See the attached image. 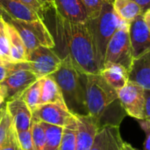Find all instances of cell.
<instances>
[{"instance_id":"cell-1","label":"cell","mask_w":150,"mask_h":150,"mask_svg":"<svg viewBox=\"0 0 150 150\" xmlns=\"http://www.w3.org/2000/svg\"><path fill=\"white\" fill-rule=\"evenodd\" d=\"M55 33L60 44L69 54L76 69L82 74H100L103 69L96 45L87 22H70L54 14ZM64 55V56H65Z\"/></svg>"},{"instance_id":"cell-2","label":"cell","mask_w":150,"mask_h":150,"mask_svg":"<svg viewBox=\"0 0 150 150\" xmlns=\"http://www.w3.org/2000/svg\"><path fill=\"white\" fill-rule=\"evenodd\" d=\"M85 75V74H84ZM85 99L88 114L98 122L99 128L107 125L106 115H112L120 126L124 118V110L118 92L101 76V74L85 75Z\"/></svg>"},{"instance_id":"cell-3","label":"cell","mask_w":150,"mask_h":150,"mask_svg":"<svg viewBox=\"0 0 150 150\" xmlns=\"http://www.w3.org/2000/svg\"><path fill=\"white\" fill-rule=\"evenodd\" d=\"M59 85L69 110L75 114H88L85 99V75L74 66L69 54L65 55L59 69L52 74Z\"/></svg>"},{"instance_id":"cell-4","label":"cell","mask_w":150,"mask_h":150,"mask_svg":"<svg viewBox=\"0 0 150 150\" xmlns=\"http://www.w3.org/2000/svg\"><path fill=\"white\" fill-rule=\"evenodd\" d=\"M112 1V0L105 1L99 15L88 20V24L96 45L98 60L103 68L106 47L114 33L123 24H125V22L121 21L115 14Z\"/></svg>"},{"instance_id":"cell-5","label":"cell","mask_w":150,"mask_h":150,"mask_svg":"<svg viewBox=\"0 0 150 150\" xmlns=\"http://www.w3.org/2000/svg\"><path fill=\"white\" fill-rule=\"evenodd\" d=\"M61 58L53 48L40 46L28 53L26 62L17 63L18 69H28L33 72L38 78H42L55 72L61 63Z\"/></svg>"},{"instance_id":"cell-6","label":"cell","mask_w":150,"mask_h":150,"mask_svg":"<svg viewBox=\"0 0 150 150\" xmlns=\"http://www.w3.org/2000/svg\"><path fill=\"white\" fill-rule=\"evenodd\" d=\"M129 25L123 24L111 38L105 55V63H118L129 71L134 61L133 51L129 38Z\"/></svg>"},{"instance_id":"cell-7","label":"cell","mask_w":150,"mask_h":150,"mask_svg":"<svg viewBox=\"0 0 150 150\" xmlns=\"http://www.w3.org/2000/svg\"><path fill=\"white\" fill-rule=\"evenodd\" d=\"M32 112L33 119L35 120L72 130L77 128L76 115L57 104L39 105Z\"/></svg>"},{"instance_id":"cell-8","label":"cell","mask_w":150,"mask_h":150,"mask_svg":"<svg viewBox=\"0 0 150 150\" xmlns=\"http://www.w3.org/2000/svg\"><path fill=\"white\" fill-rule=\"evenodd\" d=\"M118 97L124 111L131 117L142 120H145V90L139 84L128 82L119 90Z\"/></svg>"},{"instance_id":"cell-9","label":"cell","mask_w":150,"mask_h":150,"mask_svg":"<svg viewBox=\"0 0 150 150\" xmlns=\"http://www.w3.org/2000/svg\"><path fill=\"white\" fill-rule=\"evenodd\" d=\"M38 76L28 69H16L0 82V91L5 99L19 98L21 94L36 80Z\"/></svg>"},{"instance_id":"cell-10","label":"cell","mask_w":150,"mask_h":150,"mask_svg":"<svg viewBox=\"0 0 150 150\" xmlns=\"http://www.w3.org/2000/svg\"><path fill=\"white\" fill-rule=\"evenodd\" d=\"M129 38L134 59L150 50V30L142 15L130 23Z\"/></svg>"},{"instance_id":"cell-11","label":"cell","mask_w":150,"mask_h":150,"mask_svg":"<svg viewBox=\"0 0 150 150\" xmlns=\"http://www.w3.org/2000/svg\"><path fill=\"white\" fill-rule=\"evenodd\" d=\"M77 128L76 130V150H91L95 136L99 129L98 122L89 114H76Z\"/></svg>"},{"instance_id":"cell-12","label":"cell","mask_w":150,"mask_h":150,"mask_svg":"<svg viewBox=\"0 0 150 150\" xmlns=\"http://www.w3.org/2000/svg\"><path fill=\"white\" fill-rule=\"evenodd\" d=\"M5 107L11 118L16 132L31 129L33 112L21 97L8 100Z\"/></svg>"},{"instance_id":"cell-13","label":"cell","mask_w":150,"mask_h":150,"mask_svg":"<svg viewBox=\"0 0 150 150\" xmlns=\"http://www.w3.org/2000/svg\"><path fill=\"white\" fill-rule=\"evenodd\" d=\"M123 143L119 126H104L98 129L91 150H122Z\"/></svg>"},{"instance_id":"cell-14","label":"cell","mask_w":150,"mask_h":150,"mask_svg":"<svg viewBox=\"0 0 150 150\" xmlns=\"http://www.w3.org/2000/svg\"><path fill=\"white\" fill-rule=\"evenodd\" d=\"M1 12L19 21H37L44 19L32 8L20 0H0Z\"/></svg>"},{"instance_id":"cell-15","label":"cell","mask_w":150,"mask_h":150,"mask_svg":"<svg viewBox=\"0 0 150 150\" xmlns=\"http://www.w3.org/2000/svg\"><path fill=\"white\" fill-rule=\"evenodd\" d=\"M55 12L65 19L74 23H84L89 20L86 9L81 0H54Z\"/></svg>"},{"instance_id":"cell-16","label":"cell","mask_w":150,"mask_h":150,"mask_svg":"<svg viewBox=\"0 0 150 150\" xmlns=\"http://www.w3.org/2000/svg\"><path fill=\"white\" fill-rule=\"evenodd\" d=\"M129 81L150 91V50L134 59L129 69Z\"/></svg>"},{"instance_id":"cell-17","label":"cell","mask_w":150,"mask_h":150,"mask_svg":"<svg viewBox=\"0 0 150 150\" xmlns=\"http://www.w3.org/2000/svg\"><path fill=\"white\" fill-rule=\"evenodd\" d=\"M44 104H57L61 106L68 108L62 92L52 75L42 77L41 93L39 105Z\"/></svg>"},{"instance_id":"cell-18","label":"cell","mask_w":150,"mask_h":150,"mask_svg":"<svg viewBox=\"0 0 150 150\" xmlns=\"http://www.w3.org/2000/svg\"><path fill=\"white\" fill-rule=\"evenodd\" d=\"M105 80L117 91L129 82V71L118 63L105 64L100 72Z\"/></svg>"},{"instance_id":"cell-19","label":"cell","mask_w":150,"mask_h":150,"mask_svg":"<svg viewBox=\"0 0 150 150\" xmlns=\"http://www.w3.org/2000/svg\"><path fill=\"white\" fill-rule=\"evenodd\" d=\"M112 8L118 18L127 24L142 15V8L134 0H112Z\"/></svg>"},{"instance_id":"cell-20","label":"cell","mask_w":150,"mask_h":150,"mask_svg":"<svg viewBox=\"0 0 150 150\" xmlns=\"http://www.w3.org/2000/svg\"><path fill=\"white\" fill-rule=\"evenodd\" d=\"M8 24V32L10 36V57L11 62L13 63H18L26 62L28 52L25 48V46L18 34V31L13 25Z\"/></svg>"},{"instance_id":"cell-21","label":"cell","mask_w":150,"mask_h":150,"mask_svg":"<svg viewBox=\"0 0 150 150\" xmlns=\"http://www.w3.org/2000/svg\"><path fill=\"white\" fill-rule=\"evenodd\" d=\"M45 130L46 144L44 150H58L60 148L64 128L58 126H54L45 122H41Z\"/></svg>"},{"instance_id":"cell-22","label":"cell","mask_w":150,"mask_h":150,"mask_svg":"<svg viewBox=\"0 0 150 150\" xmlns=\"http://www.w3.org/2000/svg\"><path fill=\"white\" fill-rule=\"evenodd\" d=\"M41 84L42 78H39L33 83H32L20 96L32 110V112L37 105H39L41 93Z\"/></svg>"},{"instance_id":"cell-23","label":"cell","mask_w":150,"mask_h":150,"mask_svg":"<svg viewBox=\"0 0 150 150\" xmlns=\"http://www.w3.org/2000/svg\"><path fill=\"white\" fill-rule=\"evenodd\" d=\"M10 36L8 32V24L1 15L0 17V58L8 62H11L10 57Z\"/></svg>"},{"instance_id":"cell-24","label":"cell","mask_w":150,"mask_h":150,"mask_svg":"<svg viewBox=\"0 0 150 150\" xmlns=\"http://www.w3.org/2000/svg\"><path fill=\"white\" fill-rule=\"evenodd\" d=\"M31 130L34 150H44L46 144V135L41 122L32 119Z\"/></svg>"},{"instance_id":"cell-25","label":"cell","mask_w":150,"mask_h":150,"mask_svg":"<svg viewBox=\"0 0 150 150\" xmlns=\"http://www.w3.org/2000/svg\"><path fill=\"white\" fill-rule=\"evenodd\" d=\"M33 11H35L43 19L44 15L55 9L54 0H20Z\"/></svg>"},{"instance_id":"cell-26","label":"cell","mask_w":150,"mask_h":150,"mask_svg":"<svg viewBox=\"0 0 150 150\" xmlns=\"http://www.w3.org/2000/svg\"><path fill=\"white\" fill-rule=\"evenodd\" d=\"M11 126L12 120L6 107H2L0 109V145L6 139Z\"/></svg>"},{"instance_id":"cell-27","label":"cell","mask_w":150,"mask_h":150,"mask_svg":"<svg viewBox=\"0 0 150 150\" xmlns=\"http://www.w3.org/2000/svg\"><path fill=\"white\" fill-rule=\"evenodd\" d=\"M83 4L89 19L98 17L102 11L103 5L107 0H81Z\"/></svg>"},{"instance_id":"cell-28","label":"cell","mask_w":150,"mask_h":150,"mask_svg":"<svg viewBox=\"0 0 150 150\" xmlns=\"http://www.w3.org/2000/svg\"><path fill=\"white\" fill-rule=\"evenodd\" d=\"M58 150H76V130L64 128L62 140Z\"/></svg>"},{"instance_id":"cell-29","label":"cell","mask_w":150,"mask_h":150,"mask_svg":"<svg viewBox=\"0 0 150 150\" xmlns=\"http://www.w3.org/2000/svg\"><path fill=\"white\" fill-rule=\"evenodd\" d=\"M17 140L18 143V147L23 150H34L33 136H32V130L16 132Z\"/></svg>"},{"instance_id":"cell-30","label":"cell","mask_w":150,"mask_h":150,"mask_svg":"<svg viewBox=\"0 0 150 150\" xmlns=\"http://www.w3.org/2000/svg\"><path fill=\"white\" fill-rule=\"evenodd\" d=\"M18 143L17 140L16 130L12 124L6 139L0 145V150H18Z\"/></svg>"},{"instance_id":"cell-31","label":"cell","mask_w":150,"mask_h":150,"mask_svg":"<svg viewBox=\"0 0 150 150\" xmlns=\"http://www.w3.org/2000/svg\"><path fill=\"white\" fill-rule=\"evenodd\" d=\"M140 127L146 134V140L144 142L143 150H150V120H139Z\"/></svg>"},{"instance_id":"cell-32","label":"cell","mask_w":150,"mask_h":150,"mask_svg":"<svg viewBox=\"0 0 150 150\" xmlns=\"http://www.w3.org/2000/svg\"><path fill=\"white\" fill-rule=\"evenodd\" d=\"M13 70V62H2L0 63V82L4 80Z\"/></svg>"},{"instance_id":"cell-33","label":"cell","mask_w":150,"mask_h":150,"mask_svg":"<svg viewBox=\"0 0 150 150\" xmlns=\"http://www.w3.org/2000/svg\"><path fill=\"white\" fill-rule=\"evenodd\" d=\"M145 120H150V91L145 90Z\"/></svg>"},{"instance_id":"cell-34","label":"cell","mask_w":150,"mask_h":150,"mask_svg":"<svg viewBox=\"0 0 150 150\" xmlns=\"http://www.w3.org/2000/svg\"><path fill=\"white\" fill-rule=\"evenodd\" d=\"M134 1L142 8V14L150 9V0H134Z\"/></svg>"},{"instance_id":"cell-35","label":"cell","mask_w":150,"mask_h":150,"mask_svg":"<svg viewBox=\"0 0 150 150\" xmlns=\"http://www.w3.org/2000/svg\"><path fill=\"white\" fill-rule=\"evenodd\" d=\"M142 16H143L144 21L146 22V24H147L148 27L149 28V30H150V9L149 10H148L145 13H143V14H142Z\"/></svg>"},{"instance_id":"cell-36","label":"cell","mask_w":150,"mask_h":150,"mask_svg":"<svg viewBox=\"0 0 150 150\" xmlns=\"http://www.w3.org/2000/svg\"><path fill=\"white\" fill-rule=\"evenodd\" d=\"M122 150H140V149H137L134 148L131 144H129V143H127V142H124V143H123V149H122Z\"/></svg>"},{"instance_id":"cell-37","label":"cell","mask_w":150,"mask_h":150,"mask_svg":"<svg viewBox=\"0 0 150 150\" xmlns=\"http://www.w3.org/2000/svg\"><path fill=\"white\" fill-rule=\"evenodd\" d=\"M4 96L2 95V93H1V91H0V109L2 108V105L4 104Z\"/></svg>"},{"instance_id":"cell-38","label":"cell","mask_w":150,"mask_h":150,"mask_svg":"<svg viewBox=\"0 0 150 150\" xmlns=\"http://www.w3.org/2000/svg\"><path fill=\"white\" fill-rule=\"evenodd\" d=\"M2 62H4V61H3V60L0 58V63H2Z\"/></svg>"},{"instance_id":"cell-39","label":"cell","mask_w":150,"mask_h":150,"mask_svg":"<svg viewBox=\"0 0 150 150\" xmlns=\"http://www.w3.org/2000/svg\"><path fill=\"white\" fill-rule=\"evenodd\" d=\"M18 150H23V149H20V148L18 147Z\"/></svg>"},{"instance_id":"cell-40","label":"cell","mask_w":150,"mask_h":150,"mask_svg":"<svg viewBox=\"0 0 150 150\" xmlns=\"http://www.w3.org/2000/svg\"><path fill=\"white\" fill-rule=\"evenodd\" d=\"M1 15H2V14H1V10H0V17H1Z\"/></svg>"}]
</instances>
